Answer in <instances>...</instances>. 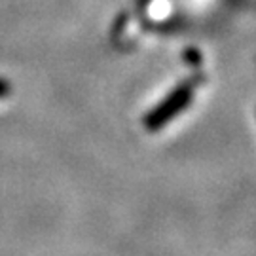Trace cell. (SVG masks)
Listing matches in <instances>:
<instances>
[{"label": "cell", "mask_w": 256, "mask_h": 256, "mask_svg": "<svg viewBox=\"0 0 256 256\" xmlns=\"http://www.w3.org/2000/svg\"><path fill=\"white\" fill-rule=\"evenodd\" d=\"M202 80H203L202 74H196V76L186 78L176 88H173L167 97H164L162 101L158 102L154 108L142 118V126H144V129H146L148 133L162 131L169 122H173L178 114H182L184 110L188 108V104L192 102L194 93L198 90V86L202 84Z\"/></svg>", "instance_id": "1"}, {"label": "cell", "mask_w": 256, "mask_h": 256, "mask_svg": "<svg viewBox=\"0 0 256 256\" xmlns=\"http://www.w3.org/2000/svg\"><path fill=\"white\" fill-rule=\"evenodd\" d=\"M10 93H12V84L6 78H0V99L8 97Z\"/></svg>", "instance_id": "2"}]
</instances>
